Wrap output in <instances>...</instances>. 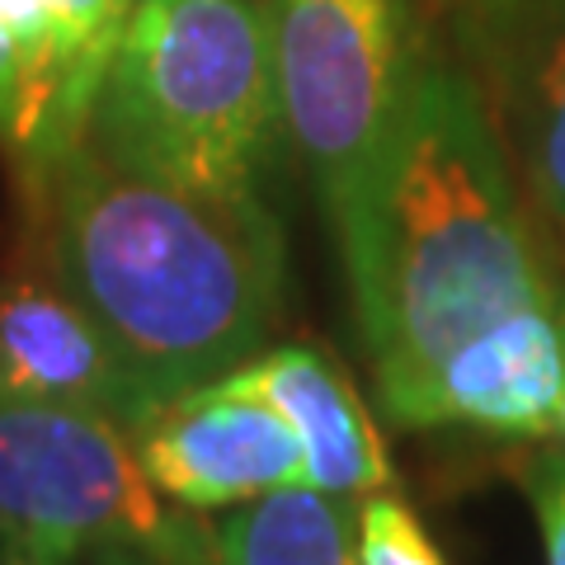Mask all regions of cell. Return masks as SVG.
<instances>
[{"mask_svg": "<svg viewBox=\"0 0 565 565\" xmlns=\"http://www.w3.org/2000/svg\"><path fill=\"white\" fill-rule=\"evenodd\" d=\"M334 250L386 419L476 330L561 297L527 232L504 137L471 76L448 62L411 71L363 212Z\"/></svg>", "mask_w": 565, "mask_h": 565, "instance_id": "obj_1", "label": "cell"}, {"mask_svg": "<svg viewBox=\"0 0 565 565\" xmlns=\"http://www.w3.org/2000/svg\"><path fill=\"white\" fill-rule=\"evenodd\" d=\"M29 180L43 264L114 344L147 419L264 353L282 311V232L259 199L166 184L85 132Z\"/></svg>", "mask_w": 565, "mask_h": 565, "instance_id": "obj_2", "label": "cell"}, {"mask_svg": "<svg viewBox=\"0 0 565 565\" xmlns=\"http://www.w3.org/2000/svg\"><path fill=\"white\" fill-rule=\"evenodd\" d=\"M282 128L255 0H132L85 137L118 166L207 199H255Z\"/></svg>", "mask_w": 565, "mask_h": 565, "instance_id": "obj_3", "label": "cell"}, {"mask_svg": "<svg viewBox=\"0 0 565 565\" xmlns=\"http://www.w3.org/2000/svg\"><path fill=\"white\" fill-rule=\"evenodd\" d=\"M104 542L217 565V527L166 509L122 424L0 386V552L71 565Z\"/></svg>", "mask_w": 565, "mask_h": 565, "instance_id": "obj_4", "label": "cell"}, {"mask_svg": "<svg viewBox=\"0 0 565 565\" xmlns=\"http://www.w3.org/2000/svg\"><path fill=\"white\" fill-rule=\"evenodd\" d=\"M282 132L340 245L363 212L377 151L419 66L415 0H264Z\"/></svg>", "mask_w": 565, "mask_h": 565, "instance_id": "obj_5", "label": "cell"}, {"mask_svg": "<svg viewBox=\"0 0 565 565\" xmlns=\"http://www.w3.org/2000/svg\"><path fill=\"white\" fill-rule=\"evenodd\" d=\"M151 486L184 509H226L302 486L307 452L278 405L212 382L161 405L132 434Z\"/></svg>", "mask_w": 565, "mask_h": 565, "instance_id": "obj_6", "label": "cell"}, {"mask_svg": "<svg viewBox=\"0 0 565 565\" xmlns=\"http://www.w3.org/2000/svg\"><path fill=\"white\" fill-rule=\"evenodd\" d=\"M565 396V292L500 316L462 340L392 419L401 429H476L494 438L556 434Z\"/></svg>", "mask_w": 565, "mask_h": 565, "instance_id": "obj_7", "label": "cell"}, {"mask_svg": "<svg viewBox=\"0 0 565 565\" xmlns=\"http://www.w3.org/2000/svg\"><path fill=\"white\" fill-rule=\"evenodd\" d=\"M0 386L109 415L128 434L147 419L114 344L47 264L0 282Z\"/></svg>", "mask_w": 565, "mask_h": 565, "instance_id": "obj_8", "label": "cell"}, {"mask_svg": "<svg viewBox=\"0 0 565 565\" xmlns=\"http://www.w3.org/2000/svg\"><path fill=\"white\" fill-rule=\"evenodd\" d=\"M217 382L278 405V415L297 429L307 452L302 486L344 494V500H363V494L392 486V457H386L373 415L353 392L349 373L334 359H326L321 349H264Z\"/></svg>", "mask_w": 565, "mask_h": 565, "instance_id": "obj_9", "label": "cell"}, {"mask_svg": "<svg viewBox=\"0 0 565 565\" xmlns=\"http://www.w3.org/2000/svg\"><path fill=\"white\" fill-rule=\"evenodd\" d=\"M504 47V99L514 147L523 156L527 189L565 241V0L514 29Z\"/></svg>", "mask_w": 565, "mask_h": 565, "instance_id": "obj_10", "label": "cell"}, {"mask_svg": "<svg viewBox=\"0 0 565 565\" xmlns=\"http://www.w3.org/2000/svg\"><path fill=\"white\" fill-rule=\"evenodd\" d=\"M217 565H363L353 500L282 486L217 523Z\"/></svg>", "mask_w": 565, "mask_h": 565, "instance_id": "obj_11", "label": "cell"}, {"mask_svg": "<svg viewBox=\"0 0 565 565\" xmlns=\"http://www.w3.org/2000/svg\"><path fill=\"white\" fill-rule=\"evenodd\" d=\"M47 6H52V24H57V47L66 66V114L85 132L99 81L109 71L114 43L122 33V20H128V6L122 0H47Z\"/></svg>", "mask_w": 565, "mask_h": 565, "instance_id": "obj_12", "label": "cell"}, {"mask_svg": "<svg viewBox=\"0 0 565 565\" xmlns=\"http://www.w3.org/2000/svg\"><path fill=\"white\" fill-rule=\"evenodd\" d=\"M353 527H359L363 565H448L438 556L434 537L424 533L415 509L396 500L392 490H373L353 500Z\"/></svg>", "mask_w": 565, "mask_h": 565, "instance_id": "obj_13", "label": "cell"}, {"mask_svg": "<svg viewBox=\"0 0 565 565\" xmlns=\"http://www.w3.org/2000/svg\"><path fill=\"white\" fill-rule=\"evenodd\" d=\"M523 486H527V500L537 509L546 565H565V452L537 457V462L527 467Z\"/></svg>", "mask_w": 565, "mask_h": 565, "instance_id": "obj_14", "label": "cell"}, {"mask_svg": "<svg viewBox=\"0 0 565 565\" xmlns=\"http://www.w3.org/2000/svg\"><path fill=\"white\" fill-rule=\"evenodd\" d=\"M0 141L20 156L29 147V66L0 24Z\"/></svg>", "mask_w": 565, "mask_h": 565, "instance_id": "obj_15", "label": "cell"}, {"mask_svg": "<svg viewBox=\"0 0 565 565\" xmlns=\"http://www.w3.org/2000/svg\"><path fill=\"white\" fill-rule=\"evenodd\" d=\"M546 6H556V0H467L471 20L486 33H494V39H509V33L523 29L527 20H537Z\"/></svg>", "mask_w": 565, "mask_h": 565, "instance_id": "obj_16", "label": "cell"}, {"mask_svg": "<svg viewBox=\"0 0 565 565\" xmlns=\"http://www.w3.org/2000/svg\"><path fill=\"white\" fill-rule=\"evenodd\" d=\"M90 565H166V561H156L151 552L128 542H104V546H90Z\"/></svg>", "mask_w": 565, "mask_h": 565, "instance_id": "obj_17", "label": "cell"}, {"mask_svg": "<svg viewBox=\"0 0 565 565\" xmlns=\"http://www.w3.org/2000/svg\"><path fill=\"white\" fill-rule=\"evenodd\" d=\"M0 565H66V561H33V556H10V552H0Z\"/></svg>", "mask_w": 565, "mask_h": 565, "instance_id": "obj_18", "label": "cell"}, {"mask_svg": "<svg viewBox=\"0 0 565 565\" xmlns=\"http://www.w3.org/2000/svg\"><path fill=\"white\" fill-rule=\"evenodd\" d=\"M556 429L565 434V396H561V419H556Z\"/></svg>", "mask_w": 565, "mask_h": 565, "instance_id": "obj_19", "label": "cell"}, {"mask_svg": "<svg viewBox=\"0 0 565 565\" xmlns=\"http://www.w3.org/2000/svg\"><path fill=\"white\" fill-rule=\"evenodd\" d=\"M122 6H128V10H132V0H122Z\"/></svg>", "mask_w": 565, "mask_h": 565, "instance_id": "obj_20", "label": "cell"}]
</instances>
